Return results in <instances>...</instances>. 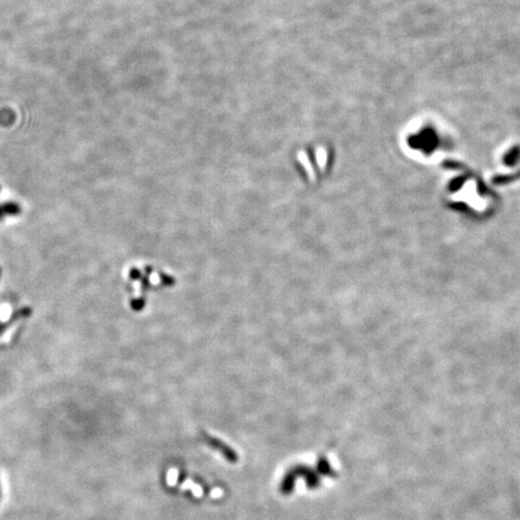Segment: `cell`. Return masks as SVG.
<instances>
[]
</instances>
